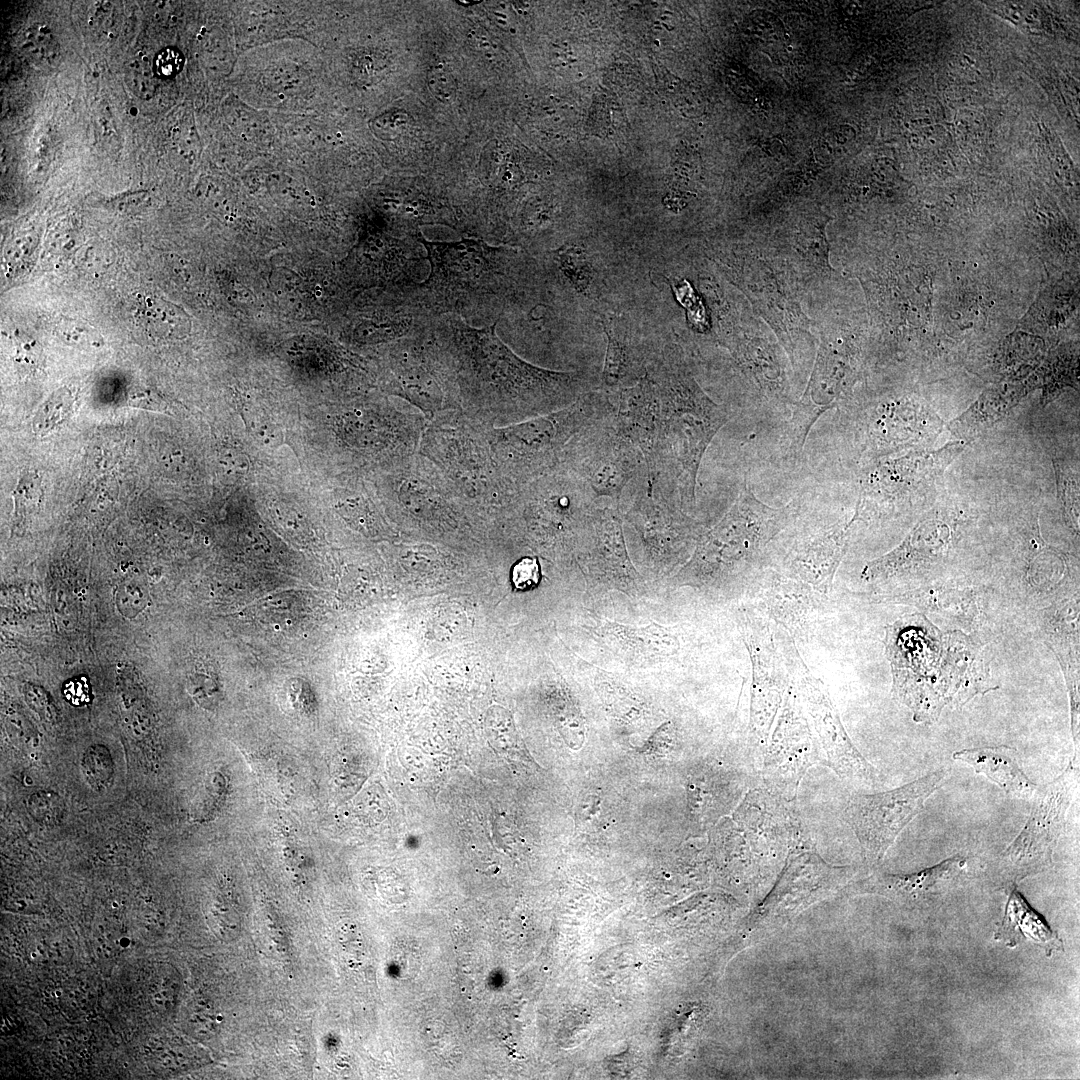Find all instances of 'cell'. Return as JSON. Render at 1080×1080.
I'll list each match as a JSON object with an SVG mask.
<instances>
[{
	"mask_svg": "<svg viewBox=\"0 0 1080 1080\" xmlns=\"http://www.w3.org/2000/svg\"><path fill=\"white\" fill-rule=\"evenodd\" d=\"M751 581L758 607L789 630L802 631L818 611V591L772 567Z\"/></svg>",
	"mask_w": 1080,
	"mask_h": 1080,
	"instance_id": "ffe728a7",
	"label": "cell"
},
{
	"mask_svg": "<svg viewBox=\"0 0 1080 1080\" xmlns=\"http://www.w3.org/2000/svg\"><path fill=\"white\" fill-rule=\"evenodd\" d=\"M241 414L250 433L260 445L276 448L283 442L280 427L268 413L257 407L245 405Z\"/></svg>",
	"mask_w": 1080,
	"mask_h": 1080,
	"instance_id": "836d02e7",
	"label": "cell"
},
{
	"mask_svg": "<svg viewBox=\"0 0 1080 1080\" xmlns=\"http://www.w3.org/2000/svg\"><path fill=\"white\" fill-rule=\"evenodd\" d=\"M592 574L622 590L637 588L639 575L627 551L619 504L597 498L587 542L579 552Z\"/></svg>",
	"mask_w": 1080,
	"mask_h": 1080,
	"instance_id": "ac0fdd59",
	"label": "cell"
},
{
	"mask_svg": "<svg viewBox=\"0 0 1080 1080\" xmlns=\"http://www.w3.org/2000/svg\"><path fill=\"white\" fill-rule=\"evenodd\" d=\"M184 63L182 53L175 48H166L160 51L154 60V71L157 76L170 78L177 75Z\"/></svg>",
	"mask_w": 1080,
	"mask_h": 1080,
	"instance_id": "7bdbcfd3",
	"label": "cell"
},
{
	"mask_svg": "<svg viewBox=\"0 0 1080 1080\" xmlns=\"http://www.w3.org/2000/svg\"><path fill=\"white\" fill-rule=\"evenodd\" d=\"M274 518L285 532L299 541L309 537V530L302 515L288 503L278 501L272 506Z\"/></svg>",
	"mask_w": 1080,
	"mask_h": 1080,
	"instance_id": "74e56055",
	"label": "cell"
},
{
	"mask_svg": "<svg viewBox=\"0 0 1080 1080\" xmlns=\"http://www.w3.org/2000/svg\"><path fill=\"white\" fill-rule=\"evenodd\" d=\"M947 773L944 768L938 769L900 787L857 793L848 799L842 817L856 836L869 864L883 859L899 834L944 782Z\"/></svg>",
	"mask_w": 1080,
	"mask_h": 1080,
	"instance_id": "7c38bea8",
	"label": "cell"
},
{
	"mask_svg": "<svg viewBox=\"0 0 1080 1080\" xmlns=\"http://www.w3.org/2000/svg\"><path fill=\"white\" fill-rule=\"evenodd\" d=\"M541 577L540 565L536 558L523 557L515 563L511 571V580L519 590L535 588Z\"/></svg>",
	"mask_w": 1080,
	"mask_h": 1080,
	"instance_id": "f35d334b",
	"label": "cell"
},
{
	"mask_svg": "<svg viewBox=\"0 0 1080 1080\" xmlns=\"http://www.w3.org/2000/svg\"><path fill=\"white\" fill-rule=\"evenodd\" d=\"M942 428V420L931 410L917 405L889 407L877 413L870 427L876 448L893 452L931 442Z\"/></svg>",
	"mask_w": 1080,
	"mask_h": 1080,
	"instance_id": "7402d4cb",
	"label": "cell"
},
{
	"mask_svg": "<svg viewBox=\"0 0 1080 1080\" xmlns=\"http://www.w3.org/2000/svg\"><path fill=\"white\" fill-rule=\"evenodd\" d=\"M619 508L640 557L655 567L680 563L704 532L679 505L649 488L645 465L624 489Z\"/></svg>",
	"mask_w": 1080,
	"mask_h": 1080,
	"instance_id": "9c48e42d",
	"label": "cell"
},
{
	"mask_svg": "<svg viewBox=\"0 0 1080 1080\" xmlns=\"http://www.w3.org/2000/svg\"><path fill=\"white\" fill-rule=\"evenodd\" d=\"M854 517L817 534L797 540L778 561L779 572L826 593L845 554Z\"/></svg>",
	"mask_w": 1080,
	"mask_h": 1080,
	"instance_id": "d6986e66",
	"label": "cell"
},
{
	"mask_svg": "<svg viewBox=\"0 0 1080 1080\" xmlns=\"http://www.w3.org/2000/svg\"><path fill=\"white\" fill-rule=\"evenodd\" d=\"M1025 394L1026 389L1020 385L989 390L947 427L958 441L968 444L1007 416Z\"/></svg>",
	"mask_w": 1080,
	"mask_h": 1080,
	"instance_id": "4316f807",
	"label": "cell"
},
{
	"mask_svg": "<svg viewBox=\"0 0 1080 1080\" xmlns=\"http://www.w3.org/2000/svg\"><path fill=\"white\" fill-rule=\"evenodd\" d=\"M29 814L39 823L54 825L60 822L65 813L63 799L54 792L39 791L33 793L27 801Z\"/></svg>",
	"mask_w": 1080,
	"mask_h": 1080,
	"instance_id": "8d00e7d4",
	"label": "cell"
},
{
	"mask_svg": "<svg viewBox=\"0 0 1080 1080\" xmlns=\"http://www.w3.org/2000/svg\"><path fill=\"white\" fill-rule=\"evenodd\" d=\"M218 460L230 474L245 476L248 473L249 459L243 451L235 446H222L218 452Z\"/></svg>",
	"mask_w": 1080,
	"mask_h": 1080,
	"instance_id": "b9f144b4",
	"label": "cell"
},
{
	"mask_svg": "<svg viewBox=\"0 0 1080 1080\" xmlns=\"http://www.w3.org/2000/svg\"><path fill=\"white\" fill-rule=\"evenodd\" d=\"M427 85L431 93L442 102L451 101L456 92L453 76L443 68H433L427 75Z\"/></svg>",
	"mask_w": 1080,
	"mask_h": 1080,
	"instance_id": "60d3db41",
	"label": "cell"
},
{
	"mask_svg": "<svg viewBox=\"0 0 1080 1080\" xmlns=\"http://www.w3.org/2000/svg\"><path fill=\"white\" fill-rule=\"evenodd\" d=\"M789 507L774 508L760 501L745 482L727 513L700 536L681 571L703 585L732 583L757 573L770 543L785 528Z\"/></svg>",
	"mask_w": 1080,
	"mask_h": 1080,
	"instance_id": "5b68a950",
	"label": "cell"
},
{
	"mask_svg": "<svg viewBox=\"0 0 1080 1080\" xmlns=\"http://www.w3.org/2000/svg\"><path fill=\"white\" fill-rule=\"evenodd\" d=\"M83 774L90 786L103 791L111 784L114 763L109 749L102 744L91 745L82 758Z\"/></svg>",
	"mask_w": 1080,
	"mask_h": 1080,
	"instance_id": "1f68e13d",
	"label": "cell"
},
{
	"mask_svg": "<svg viewBox=\"0 0 1080 1080\" xmlns=\"http://www.w3.org/2000/svg\"><path fill=\"white\" fill-rule=\"evenodd\" d=\"M148 602V587L138 579L125 580L116 590L115 604L125 617H135L147 607Z\"/></svg>",
	"mask_w": 1080,
	"mask_h": 1080,
	"instance_id": "d590c367",
	"label": "cell"
},
{
	"mask_svg": "<svg viewBox=\"0 0 1080 1080\" xmlns=\"http://www.w3.org/2000/svg\"><path fill=\"white\" fill-rule=\"evenodd\" d=\"M1017 754L1014 748L1000 745L962 749L952 757L986 776L1007 794L1030 800L1038 788L1020 767Z\"/></svg>",
	"mask_w": 1080,
	"mask_h": 1080,
	"instance_id": "484cf974",
	"label": "cell"
},
{
	"mask_svg": "<svg viewBox=\"0 0 1080 1080\" xmlns=\"http://www.w3.org/2000/svg\"><path fill=\"white\" fill-rule=\"evenodd\" d=\"M65 699L74 706H83L90 702L91 691L85 677H74L63 685Z\"/></svg>",
	"mask_w": 1080,
	"mask_h": 1080,
	"instance_id": "ee69618b",
	"label": "cell"
},
{
	"mask_svg": "<svg viewBox=\"0 0 1080 1080\" xmlns=\"http://www.w3.org/2000/svg\"><path fill=\"white\" fill-rule=\"evenodd\" d=\"M961 441L917 450L873 466L861 484L854 519L909 508L932 493L949 464L964 450Z\"/></svg>",
	"mask_w": 1080,
	"mask_h": 1080,
	"instance_id": "4fadbf2b",
	"label": "cell"
},
{
	"mask_svg": "<svg viewBox=\"0 0 1080 1080\" xmlns=\"http://www.w3.org/2000/svg\"><path fill=\"white\" fill-rule=\"evenodd\" d=\"M340 947L347 955L356 954L361 950L362 939L357 927L353 923L340 926L337 932Z\"/></svg>",
	"mask_w": 1080,
	"mask_h": 1080,
	"instance_id": "f6af8a7d",
	"label": "cell"
},
{
	"mask_svg": "<svg viewBox=\"0 0 1080 1080\" xmlns=\"http://www.w3.org/2000/svg\"><path fill=\"white\" fill-rule=\"evenodd\" d=\"M1029 938L1044 947L1047 955L1062 949V942L1031 909L1014 884L1010 885L1003 921L995 935L1008 946H1015L1021 938Z\"/></svg>",
	"mask_w": 1080,
	"mask_h": 1080,
	"instance_id": "f1b7e54d",
	"label": "cell"
},
{
	"mask_svg": "<svg viewBox=\"0 0 1080 1080\" xmlns=\"http://www.w3.org/2000/svg\"><path fill=\"white\" fill-rule=\"evenodd\" d=\"M966 864V857L955 855L914 873L873 876L863 881L859 889L906 903H916L946 889L964 871Z\"/></svg>",
	"mask_w": 1080,
	"mask_h": 1080,
	"instance_id": "cb8c5ba5",
	"label": "cell"
},
{
	"mask_svg": "<svg viewBox=\"0 0 1080 1080\" xmlns=\"http://www.w3.org/2000/svg\"><path fill=\"white\" fill-rule=\"evenodd\" d=\"M24 696L29 707L42 719L52 722L57 718L58 711L45 689L33 684H27L24 687Z\"/></svg>",
	"mask_w": 1080,
	"mask_h": 1080,
	"instance_id": "ab89813d",
	"label": "cell"
},
{
	"mask_svg": "<svg viewBox=\"0 0 1080 1080\" xmlns=\"http://www.w3.org/2000/svg\"><path fill=\"white\" fill-rule=\"evenodd\" d=\"M951 527L939 513L922 520L891 552L869 562L862 573L866 581L884 580L925 562H932L947 551Z\"/></svg>",
	"mask_w": 1080,
	"mask_h": 1080,
	"instance_id": "44dd1931",
	"label": "cell"
},
{
	"mask_svg": "<svg viewBox=\"0 0 1080 1080\" xmlns=\"http://www.w3.org/2000/svg\"><path fill=\"white\" fill-rule=\"evenodd\" d=\"M1077 774L1071 761L1053 781L1037 789L1023 828L999 857L1000 872L1012 884L1051 864L1073 800Z\"/></svg>",
	"mask_w": 1080,
	"mask_h": 1080,
	"instance_id": "9a60e30c",
	"label": "cell"
},
{
	"mask_svg": "<svg viewBox=\"0 0 1080 1080\" xmlns=\"http://www.w3.org/2000/svg\"><path fill=\"white\" fill-rule=\"evenodd\" d=\"M645 375L658 397L655 444L645 464L648 483L686 512L695 503L703 456L731 413L703 392L673 350L660 353Z\"/></svg>",
	"mask_w": 1080,
	"mask_h": 1080,
	"instance_id": "3957f363",
	"label": "cell"
},
{
	"mask_svg": "<svg viewBox=\"0 0 1080 1080\" xmlns=\"http://www.w3.org/2000/svg\"><path fill=\"white\" fill-rule=\"evenodd\" d=\"M599 631L612 648L632 660L657 661L673 656L678 650L672 631L655 622L640 628L608 622Z\"/></svg>",
	"mask_w": 1080,
	"mask_h": 1080,
	"instance_id": "83f0119b",
	"label": "cell"
},
{
	"mask_svg": "<svg viewBox=\"0 0 1080 1080\" xmlns=\"http://www.w3.org/2000/svg\"><path fill=\"white\" fill-rule=\"evenodd\" d=\"M886 651L894 697L917 722H933L947 705L960 706L995 689L986 682L974 644L962 633H942L923 616L895 623Z\"/></svg>",
	"mask_w": 1080,
	"mask_h": 1080,
	"instance_id": "277c9868",
	"label": "cell"
},
{
	"mask_svg": "<svg viewBox=\"0 0 1080 1080\" xmlns=\"http://www.w3.org/2000/svg\"><path fill=\"white\" fill-rule=\"evenodd\" d=\"M615 404V422L619 431L637 448L646 464L653 453L658 415V397L648 376L632 386L610 394Z\"/></svg>",
	"mask_w": 1080,
	"mask_h": 1080,
	"instance_id": "603a6c76",
	"label": "cell"
},
{
	"mask_svg": "<svg viewBox=\"0 0 1080 1080\" xmlns=\"http://www.w3.org/2000/svg\"><path fill=\"white\" fill-rule=\"evenodd\" d=\"M62 327L61 332L68 336V341L73 339L74 336H76L74 341L81 344H93V341H95L93 330L87 328L86 325L69 321L66 325H62Z\"/></svg>",
	"mask_w": 1080,
	"mask_h": 1080,
	"instance_id": "bcb514c9",
	"label": "cell"
},
{
	"mask_svg": "<svg viewBox=\"0 0 1080 1080\" xmlns=\"http://www.w3.org/2000/svg\"><path fill=\"white\" fill-rule=\"evenodd\" d=\"M1058 495L1072 525L1078 527L1079 476L1078 471L1054 461Z\"/></svg>",
	"mask_w": 1080,
	"mask_h": 1080,
	"instance_id": "e575fe53",
	"label": "cell"
},
{
	"mask_svg": "<svg viewBox=\"0 0 1080 1080\" xmlns=\"http://www.w3.org/2000/svg\"><path fill=\"white\" fill-rule=\"evenodd\" d=\"M384 496L404 521L439 530L485 511L463 497L419 453L391 467L382 482Z\"/></svg>",
	"mask_w": 1080,
	"mask_h": 1080,
	"instance_id": "8fae6325",
	"label": "cell"
},
{
	"mask_svg": "<svg viewBox=\"0 0 1080 1080\" xmlns=\"http://www.w3.org/2000/svg\"><path fill=\"white\" fill-rule=\"evenodd\" d=\"M614 412L611 395L592 390L555 412L489 427L488 439L497 468L514 492L556 470L568 441L582 428Z\"/></svg>",
	"mask_w": 1080,
	"mask_h": 1080,
	"instance_id": "8992f818",
	"label": "cell"
},
{
	"mask_svg": "<svg viewBox=\"0 0 1080 1080\" xmlns=\"http://www.w3.org/2000/svg\"><path fill=\"white\" fill-rule=\"evenodd\" d=\"M135 317L148 332L163 338L179 336L188 324L186 316L178 307L151 295L137 302Z\"/></svg>",
	"mask_w": 1080,
	"mask_h": 1080,
	"instance_id": "4dcf8cb0",
	"label": "cell"
},
{
	"mask_svg": "<svg viewBox=\"0 0 1080 1080\" xmlns=\"http://www.w3.org/2000/svg\"><path fill=\"white\" fill-rule=\"evenodd\" d=\"M488 428L462 410L442 412L428 420L418 453L463 497L495 511L513 490L497 468Z\"/></svg>",
	"mask_w": 1080,
	"mask_h": 1080,
	"instance_id": "52a82bcc",
	"label": "cell"
},
{
	"mask_svg": "<svg viewBox=\"0 0 1080 1080\" xmlns=\"http://www.w3.org/2000/svg\"><path fill=\"white\" fill-rule=\"evenodd\" d=\"M816 764L825 766L824 755L792 686L784 696L768 740L760 785L787 801L796 800L803 777Z\"/></svg>",
	"mask_w": 1080,
	"mask_h": 1080,
	"instance_id": "2e32d148",
	"label": "cell"
},
{
	"mask_svg": "<svg viewBox=\"0 0 1080 1080\" xmlns=\"http://www.w3.org/2000/svg\"><path fill=\"white\" fill-rule=\"evenodd\" d=\"M430 265L414 285L418 300L433 314L455 315L468 323L498 322L525 297L534 268L522 249L479 238L429 241L418 236Z\"/></svg>",
	"mask_w": 1080,
	"mask_h": 1080,
	"instance_id": "7a4b0ae2",
	"label": "cell"
},
{
	"mask_svg": "<svg viewBox=\"0 0 1080 1080\" xmlns=\"http://www.w3.org/2000/svg\"><path fill=\"white\" fill-rule=\"evenodd\" d=\"M334 508L351 529L363 536L377 537L385 532L375 502L362 489L347 488L341 491Z\"/></svg>",
	"mask_w": 1080,
	"mask_h": 1080,
	"instance_id": "f546056e",
	"label": "cell"
},
{
	"mask_svg": "<svg viewBox=\"0 0 1080 1080\" xmlns=\"http://www.w3.org/2000/svg\"><path fill=\"white\" fill-rule=\"evenodd\" d=\"M433 334L452 362L461 410L489 427L555 412L590 391L581 372L546 369L522 358L498 335L497 322L477 327L439 315Z\"/></svg>",
	"mask_w": 1080,
	"mask_h": 1080,
	"instance_id": "6da1fadb",
	"label": "cell"
},
{
	"mask_svg": "<svg viewBox=\"0 0 1080 1080\" xmlns=\"http://www.w3.org/2000/svg\"><path fill=\"white\" fill-rule=\"evenodd\" d=\"M794 687L822 749L825 766L847 783L874 789L883 775L855 747L825 686L802 667L796 669Z\"/></svg>",
	"mask_w": 1080,
	"mask_h": 1080,
	"instance_id": "e0dca14e",
	"label": "cell"
},
{
	"mask_svg": "<svg viewBox=\"0 0 1080 1080\" xmlns=\"http://www.w3.org/2000/svg\"><path fill=\"white\" fill-rule=\"evenodd\" d=\"M596 502L592 489L560 465L515 490L495 511L520 526L534 545L580 552L589 537Z\"/></svg>",
	"mask_w": 1080,
	"mask_h": 1080,
	"instance_id": "ba28073f",
	"label": "cell"
},
{
	"mask_svg": "<svg viewBox=\"0 0 1080 1080\" xmlns=\"http://www.w3.org/2000/svg\"><path fill=\"white\" fill-rule=\"evenodd\" d=\"M72 405L73 397L68 390L60 389L53 393L36 413L33 420L34 431L42 436L46 435L68 418Z\"/></svg>",
	"mask_w": 1080,
	"mask_h": 1080,
	"instance_id": "d6a6232c",
	"label": "cell"
},
{
	"mask_svg": "<svg viewBox=\"0 0 1080 1080\" xmlns=\"http://www.w3.org/2000/svg\"><path fill=\"white\" fill-rule=\"evenodd\" d=\"M760 784L759 777L751 770L736 773L702 771L692 776L688 783V803L693 820L704 824L720 809L743 799L746 793Z\"/></svg>",
	"mask_w": 1080,
	"mask_h": 1080,
	"instance_id": "d4e9b609",
	"label": "cell"
},
{
	"mask_svg": "<svg viewBox=\"0 0 1080 1080\" xmlns=\"http://www.w3.org/2000/svg\"><path fill=\"white\" fill-rule=\"evenodd\" d=\"M385 383L428 419L461 410L452 362L433 333L392 344L385 356Z\"/></svg>",
	"mask_w": 1080,
	"mask_h": 1080,
	"instance_id": "30bf717a",
	"label": "cell"
},
{
	"mask_svg": "<svg viewBox=\"0 0 1080 1080\" xmlns=\"http://www.w3.org/2000/svg\"><path fill=\"white\" fill-rule=\"evenodd\" d=\"M560 465L583 480L597 498L619 504L624 489L645 463L617 428L614 412L578 431L566 444Z\"/></svg>",
	"mask_w": 1080,
	"mask_h": 1080,
	"instance_id": "5bb4252c",
	"label": "cell"
}]
</instances>
